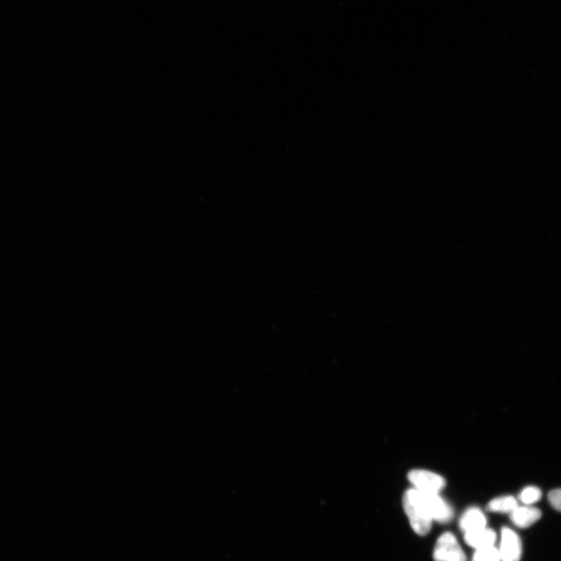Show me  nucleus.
Here are the masks:
<instances>
[{
	"instance_id": "0eeeda50",
	"label": "nucleus",
	"mask_w": 561,
	"mask_h": 561,
	"mask_svg": "<svg viewBox=\"0 0 561 561\" xmlns=\"http://www.w3.org/2000/svg\"><path fill=\"white\" fill-rule=\"evenodd\" d=\"M496 541L497 535L495 531L486 527L465 534L466 543L469 547L476 550L495 545Z\"/></svg>"
},
{
	"instance_id": "39448f33",
	"label": "nucleus",
	"mask_w": 561,
	"mask_h": 561,
	"mask_svg": "<svg viewBox=\"0 0 561 561\" xmlns=\"http://www.w3.org/2000/svg\"><path fill=\"white\" fill-rule=\"evenodd\" d=\"M522 547L519 536L514 531L504 528L501 531V541L499 549L501 561H519Z\"/></svg>"
},
{
	"instance_id": "423d86ee",
	"label": "nucleus",
	"mask_w": 561,
	"mask_h": 561,
	"mask_svg": "<svg viewBox=\"0 0 561 561\" xmlns=\"http://www.w3.org/2000/svg\"><path fill=\"white\" fill-rule=\"evenodd\" d=\"M541 512L532 506H518L511 513V519L516 526L526 529L541 518Z\"/></svg>"
},
{
	"instance_id": "20e7f679",
	"label": "nucleus",
	"mask_w": 561,
	"mask_h": 561,
	"mask_svg": "<svg viewBox=\"0 0 561 561\" xmlns=\"http://www.w3.org/2000/svg\"><path fill=\"white\" fill-rule=\"evenodd\" d=\"M408 478L416 489L428 493H438L445 488L446 484L442 476L428 470H411Z\"/></svg>"
},
{
	"instance_id": "f257e3e1",
	"label": "nucleus",
	"mask_w": 561,
	"mask_h": 561,
	"mask_svg": "<svg viewBox=\"0 0 561 561\" xmlns=\"http://www.w3.org/2000/svg\"><path fill=\"white\" fill-rule=\"evenodd\" d=\"M403 507L415 532L420 536L428 534L433 520L418 500L415 488L406 492Z\"/></svg>"
},
{
	"instance_id": "f8f14e48",
	"label": "nucleus",
	"mask_w": 561,
	"mask_h": 561,
	"mask_svg": "<svg viewBox=\"0 0 561 561\" xmlns=\"http://www.w3.org/2000/svg\"><path fill=\"white\" fill-rule=\"evenodd\" d=\"M549 502L551 506L561 512V488L550 491L548 495Z\"/></svg>"
},
{
	"instance_id": "6e6552de",
	"label": "nucleus",
	"mask_w": 561,
	"mask_h": 561,
	"mask_svg": "<svg viewBox=\"0 0 561 561\" xmlns=\"http://www.w3.org/2000/svg\"><path fill=\"white\" fill-rule=\"evenodd\" d=\"M460 528L469 533L486 526V519L483 512L477 507H471L463 514L460 519Z\"/></svg>"
},
{
	"instance_id": "9d476101",
	"label": "nucleus",
	"mask_w": 561,
	"mask_h": 561,
	"mask_svg": "<svg viewBox=\"0 0 561 561\" xmlns=\"http://www.w3.org/2000/svg\"><path fill=\"white\" fill-rule=\"evenodd\" d=\"M542 497V492L536 486H527L520 493L519 499L521 503L531 506L536 504Z\"/></svg>"
},
{
	"instance_id": "9b49d317",
	"label": "nucleus",
	"mask_w": 561,
	"mask_h": 561,
	"mask_svg": "<svg viewBox=\"0 0 561 561\" xmlns=\"http://www.w3.org/2000/svg\"><path fill=\"white\" fill-rule=\"evenodd\" d=\"M474 561H501L499 550L495 545L476 550Z\"/></svg>"
},
{
	"instance_id": "7ed1b4c3",
	"label": "nucleus",
	"mask_w": 561,
	"mask_h": 561,
	"mask_svg": "<svg viewBox=\"0 0 561 561\" xmlns=\"http://www.w3.org/2000/svg\"><path fill=\"white\" fill-rule=\"evenodd\" d=\"M435 561H466L465 553L461 548L457 538L451 533L441 535L433 550Z\"/></svg>"
},
{
	"instance_id": "1a4fd4ad",
	"label": "nucleus",
	"mask_w": 561,
	"mask_h": 561,
	"mask_svg": "<svg viewBox=\"0 0 561 561\" xmlns=\"http://www.w3.org/2000/svg\"><path fill=\"white\" fill-rule=\"evenodd\" d=\"M518 506V501L514 497L504 496L492 500L488 509L492 512L511 514Z\"/></svg>"
},
{
	"instance_id": "f03ea898",
	"label": "nucleus",
	"mask_w": 561,
	"mask_h": 561,
	"mask_svg": "<svg viewBox=\"0 0 561 561\" xmlns=\"http://www.w3.org/2000/svg\"><path fill=\"white\" fill-rule=\"evenodd\" d=\"M417 493L421 504L433 521H437L440 523H447L452 520L453 518L452 507L438 495V493L418 490H417Z\"/></svg>"
}]
</instances>
